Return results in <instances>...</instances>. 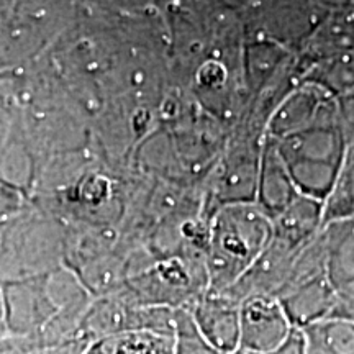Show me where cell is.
Instances as JSON below:
<instances>
[{"instance_id": "cell-16", "label": "cell", "mask_w": 354, "mask_h": 354, "mask_svg": "<svg viewBox=\"0 0 354 354\" xmlns=\"http://www.w3.org/2000/svg\"><path fill=\"white\" fill-rule=\"evenodd\" d=\"M307 354H354V322L339 317L304 328Z\"/></svg>"}, {"instance_id": "cell-12", "label": "cell", "mask_w": 354, "mask_h": 354, "mask_svg": "<svg viewBox=\"0 0 354 354\" xmlns=\"http://www.w3.org/2000/svg\"><path fill=\"white\" fill-rule=\"evenodd\" d=\"M294 328H307L333 313L338 290L328 277L317 279L279 297Z\"/></svg>"}, {"instance_id": "cell-9", "label": "cell", "mask_w": 354, "mask_h": 354, "mask_svg": "<svg viewBox=\"0 0 354 354\" xmlns=\"http://www.w3.org/2000/svg\"><path fill=\"white\" fill-rule=\"evenodd\" d=\"M299 189L294 183L289 167L279 151L277 140L266 135L261 153L258 190L256 203L271 218L282 214L299 196Z\"/></svg>"}, {"instance_id": "cell-5", "label": "cell", "mask_w": 354, "mask_h": 354, "mask_svg": "<svg viewBox=\"0 0 354 354\" xmlns=\"http://www.w3.org/2000/svg\"><path fill=\"white\" fill-rule=\"evenodd\" d=\"M2 336L38 335L57 313L46 276L2 282Z\"/></svg>"}, {"instance_id": "cell-13", "label": "cell", "mask_w": 354, "mask_h": 354, "mask_svg": "<svg viewBox=\"0 0 354 354\" xmlns=\"http://www.w3.org/2000/svg\"><path fill=\"white\" fill-rule=\"evenodd\" d=\"M120 241V227L95 223H68L64 241V266L79 272L84 266L110 253Z\"/></svg>"}, {"instance_id": "cell-24", "label": "cell", "mask_w": 354, "mask_h": 354, "mask_svg": "<svg viewBox=\"0 0 354 354\" xmlns=\"http://www.w3.org/2000/svg\"><path fill=\"white\" fill-rule=\"evenodd\" d=\"M86 354H109L107 351H105L104 348L100 346L99 343H91V346L87 348V351H86Z\"/></svg>"}, {"instance_id": "cell-21", "label": "cell", "mask_w": 354, "mask_h": 354, "mask_svg": "<svg viewBox=\"0 0 354 354\" xmlns=\"http://www.w3.org/2000/svg\"><path fill=\"white\" fill-rule=\"evenodd\" d=\"M259 354H307V339H305L304 330L294 328L284 343L279 344L277 348L271 349V351Z\"/></svg>"}, {"instance_id": "cell-10", "label": "cell", "mask_w": 354, "mask_h": 354, "mask_svg": "<svg viewBox=\"0 0 354 354\" xmlns=\"http://www.w3.org/2000/svg\"><path fill=\"white\" fill-rule=\"evenodd\" d=\"M336 112V102L320 86H305L295 91L269 118L268 135L281 140L292 133L315 125Z\"/></svg>"}, {"instance_id": "cell-7", "label": "cell", "mask_w": 354, "mask_h": 354, "mask_svg": "<svg viewBox=\"0 0 354 354\" xmlns=\"http://www.w3.org/2000/svg\"><path fill=\"white\" fill-rule=\"evenodd\" d=\"M189 310L198 330L216 349L228 354L240 348L241 302L228 290L209 289Z\"/></svg>"}, {"instance_id": "cell-18", "label": "cell", "mask_w": 354, "mask_h": 354, "mask_svg": "<svg viewBox=\"0 0 354 354\" xmlns=\"http://www.w3.org/2000/svg\"><path fill=\"white\" fill-rule=\"evenodd\" d=\"M322 277H328L326 276V245L325 236H323V228L295 256L289 279H287L284 289L281 290L279 297L287 294V292L297 289L300 286L308 284V282H313Z\"/></svg>"}, {"instance_id": "cell-23", "label": "cell", "mask_w": 354, "mask_h": 354, "mask_svg": "<svg viewBox=\"0 0 354 354\" xmlns=\"http://www.w3.org/2000/svg\"><path fill=\"white\" fill-rule=\"evenodd\" d=\"M331 317L346 318V320L354 322V284L346 287V289L338 290V300H336Z\"/></svg>"}, {"instance_id": "cell-20", "label": "cell", "mask_w": 354, "mask_h": 354, "mask_svg": "<svg viewBox=\"0 0 354 354\" xmlns=\"http://www.w3.org/2000/svg\"><path fill=\"white\" fill-rule=\"evenodd\" d=\"M174 338V354H223L202 335L189 308L176 310Z\"/></svg>"}, {"instance_id": "cell-2", "label": "cell", "mask_w": 354, "mask_h": 354, "mask_svg": "<svg viewBox=\"0 0 354 354\" xmlns=\"http://www.w3.org/2000/svg\"><path fill=\"white\" fill-rule=\"evenodd\" d=\"M66 223L32 201L21 214L2 220V282L46 276L64 264Z\"/></svg>"}, {"instance_id": "cell-14", "label": "cell", "mask_w": 354, "mask_h": 354, "mask_svg": "<svg viewBox=\"0 0 354 354\" xmlns=\"http://www.w3.org/2000/svg\"><path fill=\"white\" fill-rule=\"evenodd\" d=\"M326 245V276L336 290L354 284V216L323 225Z\"/></svg>"}, {"instance_id": "cell-15", "label": "cell", "mask_w": 354, "mask_h": 354, "mask_svg": "<svg viewBox=\"0 0 354 354\" xmlns=\"http://www.w3.org/2000/svg\"><path fill=\"white\" fill-rule=\"evenodd\" d=\"M77 276L94 299L122 290L130 279L127 251L117 246L110 253L84 266Z\"/></svg>"}, {"instance_id": "cell-3", "label": "cell", "mask_w": 354, "mask_h": 354, "mask_svg": "<svg viewBox=\"0 0 354 354\" xmlns=\"http://www.w3.org/2000/svg\"><path fill=\"white\" fill-rule=\"evenodd\" d=\"M277 146L299 192L325 202L348 148L338 110L315 125L277 140Z\"/></svg>"}, {"instance_id": "cell-4", "label": "cell", "mask_w": 354, "mask_h": 354, "mask_svg": "<svg viewBox=\"0 0 354 354\" xmlns=\"http://www.w3.org/2000/svg\"><path fill=\"white\" fill-rule=\"evenodd\" d=\"M209 287L207 256L158 258L127 282L136 304L174 310L189 308Z\"/></svg>"}, {"instance_id": "cell-8", "label": "cell", "mask_w": 354, "mask_h": 354, "mask_svg": "<svg viewBox=\"0 0 354 354\" xmlns=\"http://www.w3.org/2000/svg\"><path fill=\"white\" fill-rule=\"evenodd\" d=\"M299 251L300 250H294L272 236L263 253L227 290L240 302L253 295L279 297L289 279L292 264Z\"/></svg>"}, {"instance_id": "cell-19", "label": "cell", "mask_w": 354, "mask_h": 354, "mask_svg": "<svg viewBox=\"0 0 354 354\" xmlns=\"http://www.w3.org/2000/svg\"><path fill=\"white\" fill-rule=\"evenodd\" d=\"M323 203H325V223L354 216V140L348 143L333 189Z\"/></svg>"}, {"instance_id": "cell-11", "label": "cell", "mask_w": 354, "mask_h": 354, "mask_svg": "<svg viewBox=\"0 0 354 354\" xmlns=\"http://www.w3.org/2000/svg\"><path fill=\"white\" fill-rule=\"evenodd\" d=\"M325 225V203L299 194L287 209L272 218V236L294 250L308 245Z\"/></svg>"}, {"instance_id": "cell-6", "label": "cell", "mask_w": 354, "mask_h": 354, "mask_svg": "<svg viewBox=\"0 0 354 354\" xmlns=\"http://www.w3.org/2000/svg\"><path fill=\"white\" fill-rule=\"evenodd\" d=\"M294 326L281 300L274 295H253L241 302L240 348L251 354L277 348L292 333Z\"/></svg>"}, {"instance_id": "cell-22", "label": "cell", "mask_w": 354, "mask_h": 354, "mask_svg": "<svg viewBox=\"0 0 354 354\" xmlns=\"http://www.w3.org/2000/svg\"><path fill=\"white\" fill-rule=\"evenodd\" d=\"M88 346H91V343L86 338L76 336V338L68 339V342L51 344V346L41 349L37 354H86Z\"/></svg>"}, {"instance_id": "cell-25", "label": "cell", "mask_w": 354, "mask_h": 354, "mask_svg": "<svg viewBox=\"0 0 354 354\" xmlns=\"http://www.w3.org/2000/svg\"><path fill=\"white\" fill-rule=\"evenodd\" d=\"M228 354H250V353L245 351V349H243V348H238L236 351H233V353H228Z\"/></svg>"}, {"instance_id": "cell-17", "label": "cell", "mask_w": 354, "mask_h": 354, "mask_svg": "<svg viewBox=\"0 0 354 354\" xmlns=\"http://www.w3.org/2000/svg\"><path fill=\"white\" fill-rule=\"evenodd\" d=\"M109 354H174V335L133 330L97 342Z\"/></svg>"}, {"instance_id": "cell-1", "label": "cell", "mask_w": 354, "mask_h": 354, "mask_svg": "<svg viewBox=\"0 0 354 354\" xmlns=\"http://www.w3.org/2000/svg\"><path fill=\"white\" fill-rule=\"evenodd\" d=\"M272 240V218L256 202L230 203L212 216L207 269L212 290H227Z\"/></svg>"}]
</instances>
